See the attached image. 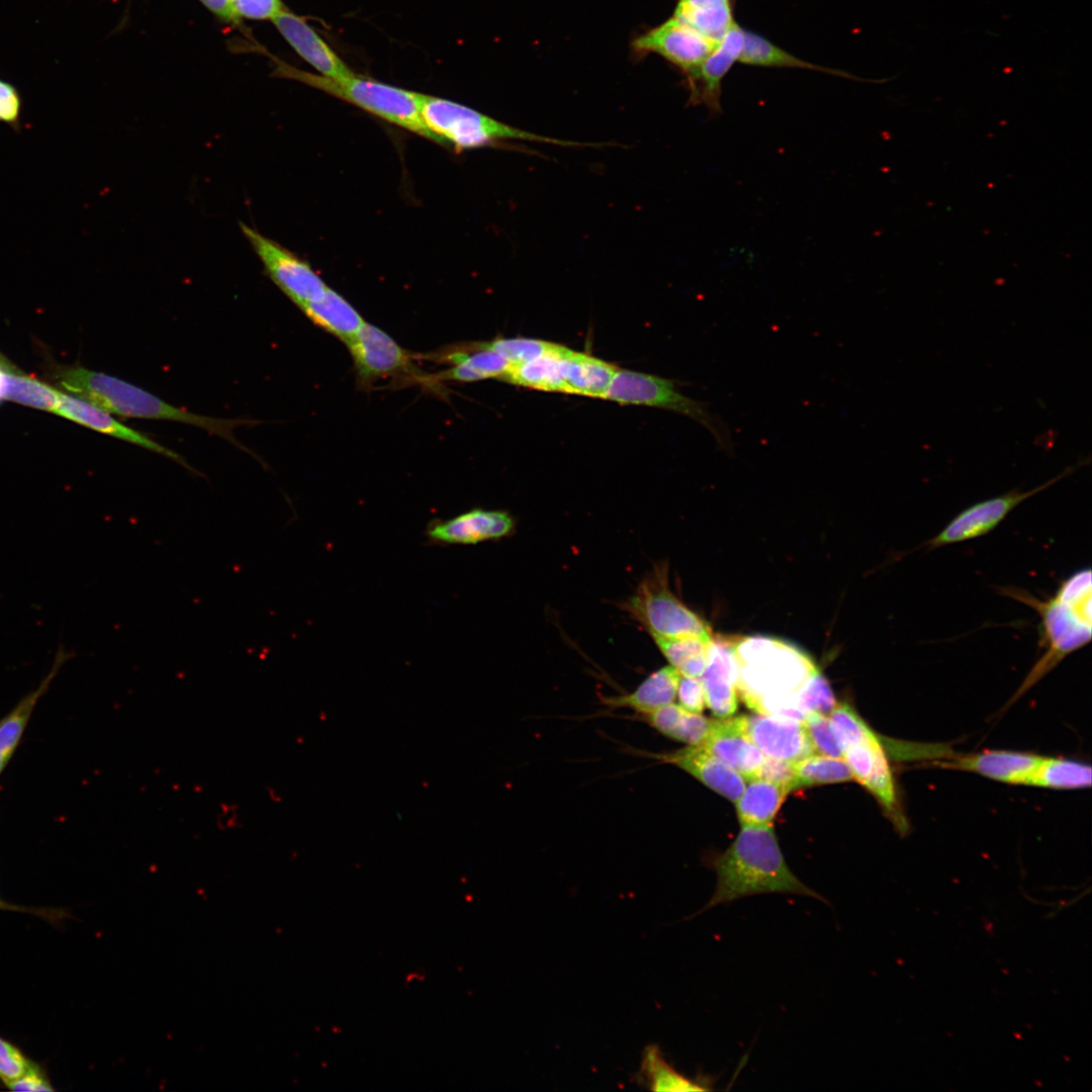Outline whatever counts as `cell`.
<instances>
[{"instance_id":"obj_1","label":"cell","mask_w":1092,"mask_h":1092,"mask_svg":"<svg viewBox=\"0 0 1092 1092\" xmlns=\"http://www.w3.org/2000/svg\"><path fill=\"white\" fill-rule=\"evenodd\" d=\"M713 867L717 874L715 892L692 917L717 905L765 893L797 894L827 902L790 870L770 824L742 826L736 839L714 860Z\"/></svg>"},{"instance_id":"obj_2","label":"cell","mask_w":1092,"mask_h":1092,"mask_svg":"<svg viewBox=\"0 0 1092 1092\" xmlns=\"http://www.w3.org/2000/svg\"><path fill=\"white\" fill-rule=\"evenodd\" d=\"M1006 596L1034 609L1041 620L1042 655L1012 697L1014 703L1065 657L1081 649L1091 640L1092 582L1089 567L1082 568L1061 582L1057 592L1045 601L1016 588H1004Z\"/></svg>"},{"instance_id":"obj_3","label":"cell","mask_w":1092,"mask_h":1092,"mask_svg":"<svg viewBox=\"0 0 1092 1092\" xmlns=\"http://www.w3.org/2000/svg\"><path fill=\"white\" fill-rule=\"evenodd\" d=\"M60 379L67 390L111 415L192 425L229 441L248 453L251 452L237 440L235 431L240 426L257 425L259 424L257 420L222 419L198 415L175 406L123 379L81 366L66 369L62 372Z\"/></svg>"},{"instance_id":"obj_4","label":"cell","mask_w":1092,"mask_h":1092,"mask_svg":"<svg viewBox=\"0 0 1092 1092\" xmlns=\"http://www.w3.org/2000/svg\"><path fill=\"white\" fill-rule=\"evenodd\" d=\"M734 653L738 666L737 690L755 712L769 701L796 694L806 678L817 670L802 651L769 638L735 641Z\"/></svg>"},{"instance_id":"obj_5","label":"cell","mask_w":1092,"mask_h":1092,"mask_svg":"<svg viewBox=\"0 0 1092 1092\" xmlns=\"http://www.w3.org/2000/svg\"><path fill=\"white\" fill-rule=\"evenodd\" d=\"M276 75L302 82L387 122L441 144L422 118V94L420 93L355 74L342 79H333L307 73L285 64L278 66Z\"/></svg>"},{"instance_id":"obj_6","label":"cell","mask_w":1092,"mask_h":1092,"mask_svg":"<svg viewBox=\"0 0 1092 1092\" xmlns=\"http://www.w3.org/2000/svg\"><path fill=\"white\" fill-rule=\"evenodd\" d=\"M421 114L426 126L442 145L459 150L485 148L506 141L551 144L560 147H600V144L565 141L524 130L463 104L421 95Z\"/></svg>"},{"instance_id":"obj_7","label":"cell","mask_w":1092,"mask_h":1092,"mask_svg":"<svg viewBox=\"0 0 1092 1092\" xmlns=\"http://www.w3.org/2000/svg\"><path fill=\"white\" fill-rule=\"evenodd\" d=\"M603 398L621 404L659 407L686 416L709 431L720 451L728 455L735 453L726 423L710 411L709 404L684 394L673 380L618 369Z\"/></svg>"},{"instance_id":"obj_8","label":"cell","mask_w":1092,"mask_h":1092,"mask_svg":"<svg viewBox=\"0 0 1092 1092\" xmlns=\"http://www.w3.org/2000/svg\"><path fill=\"white\" fill-rule=\"evenodd\" d=\"M622 607L635 621L643 625L651 636H698L712 639L709 625L669 588L668 566L665 562L656 564L644 576Z\"/></svg>"},{"instance_id":"obj_9","label":"cell","mask_w":1092,"mask_h":1092,"mask_svg":"<svg viewBox=\"0 0 1092 1092\" xmlns=\"http://www.w3.org/2000/svg\"><path fill=\"white\" fill-rule=\"evenodd\" d=\"M240 225L266 274L296 306L302 309L325 295L329 287L306 261L248 224Z\"/></svg>"},{"instance_id":"obj_10","label":"cell","mask_w":1092,"mask_h":1092,"mask_svg":"<svg viewBox=\"0 0 1092 1092\" xmlns=\"http://www.w3.org/2000/svg\"><path fill=\"white\" fill-rule=\"evenodd\" d=\"M1085 461V460H1084ZM1064 469L1042 484L1028 490L1012 489L994 497L978 502L959 513L935 536L922 547L932 550L943 546L967 542L992 532L1020 504L1049 488L1064 477L1071 475L1085 462Z\"/></svg>"},{"instance_id":"obj_11","label":"cell","mask_w":1092,"mask_h":1092,"mask_svg":"<svg viewBox=\"0 0 1092 1092\" xmlns=\"http://www.w3.org/2000/svg\"><path fill=\"white\" fill-rule=\"evenodd\" d=\"M717 43L672 15L634 38L632 48L640 54L662 57L679 69L688 81Z\"/></svg>"},{"instance_id":"obj_12","label":"cell","mask_w":1092,"mask_h":1092,"mask_svg":"<svg viewBox=\"0 0 1092 1092\" xmlns=\"http://www.w3.org/2000/svg\"><path fill=\"white\" fill-rule=\"evenodd\" d=\"M346 345L363 385L414 372L412 355L384 331L367 322Z\"/></svg>"},{"instance_id":"obj_13","label":"cell","mask_w":1092,"mask_h":1092,"mask_svg":"<svg viewBox=\"0 0 1092 1092\" xmlns=\"http://www.w3.org/2000/svg\"><path fill=\"white\" fill-rule=\"evenodd\" d=\"M747 737L764 756L796 762L815 753L803 722L772 715L744 716Z\"/></svg>"},{"instance_id":"obj_14","label":"cell","mask_w":1092,"mask_h":1092,"mask_svg":"<svg viewBox=\"0 0 1092 1092\" xmlns=\"http://www.w3.org/2000/svg\"><path fill=\"white\" fill-rule=\"evenodd\" d=\"M56 414L91 430L167 457L187 470L200 474L176 451L124 425L111 414L81 397L60 392Z\"/></svg>"},{"instance_id":"obj_15","label":"cell","mask_w":1092,"mask_h":1092,"mask_svg":"<svg viewBox=\"0 0 1092 1092\" xmlns=\"http://www.w3.org/2000/svg\"><path fill=\"white\" fill-rule=\"evenodd\" d=\"M744 41V28L735 22L690 78V103L704 104L712 116L722 112V81L738 61Z\"/></svg>"},{"instance_id":"obj_16","label":"cell","mask_w":1092,"mask_h":1092,"mask_svg":"<svg viewBox=\"0 0 1092 1092\" xmlns=\"http://www.w3.org/2000/svg\"><path fill=\"white\" fill-rule=\"evenodd\" d=\"M516 527L514 518L506 511L473 509L454 518L435 521L426 531L437 544H476L511 535Z\"/></svg>"},{"instance_id":"obj_17","label":"cell","mask_w":1092,"mask_h":1092,"mask_svg":"<svg viewBox=\"0 0 1092 1092\" xmlns=\"http://www.w3.org/2000/svg\"><path fill=\"white\" fill-rule=\"evenodd\" d=\"M734 644V640L712 638L707 648V666L700 677L706 704L718 718L733 715L738 705V666Z\"/></svg>"},{"instance_id":"obj_18","label":"cell","mask_w":1092,"mask_h":1092,"mask_svg":"<svg viewBox=\"0 0 1092 1092\" xmlns=\"http://www.w3.org/2000/svg\"><path fill=\"white\" fill-rule=\"evenodd\" d=\"M272 22L299 57L323 76L342 79L355 74L303 17L286 8Z\"/></svg>"},{"instance_id":"obj_19","label":"cell","mask_w":1092,"mask_h":1092,"mask_svg":"<svg viewBox=\"0 0 1092 1092\" xmlns=\"http://www.w3.org/2000/svg\"><path fill=\"white\" fill-rule=\"evenodd\" d=\"M698 746L719 758L747 781L755 778L764 759L763 753L747 737L742 716L712 720L706 740Z\"/></svg>"},{"instance_id":"obj_20","label":"cell","mask_w":1092,"mask_h":1092,"mask_svg":"<svg viewBox=\"0 0 1092 1092\" xmlns=\"http://www.w3.org/2000/svg\"><path fill=\"white\" fill-rule=\"evenodd\" d=\"M657 760L684 769L705 786L736 802L745 788L744 779L726 763L701 746H689L675 751L655 753Z\"/></svg>"},{"instance_id":"obj_21","label":"cell","mask_w":1092,"mask_h":1092,"mask_svg":"<svg viewBox=\"0 0 1092 1092\" xmlns=\"http://www.w3.org/2000/svg\"><path fill=\"white\" fill-rule=\"evenodd\" d=\"M1041 759V755L1024 751L986 750L960 755L948 765L1005 784L1030 786Z\"/></svg>"},{"instance_id":"obj_22","label":"cell","mask_w":1092,"mask_h":1092,"mask_svg":"<svg viewBox=\"0 0 1092 1092\" xmlns=\"http://www.w3.org/2000/svg\"><path fill=\"white\" fill-rule=\"evenodd\" d=\"M618 367L597 357L566 348L562 375L567 393L603 398Z\"/></svg>"},{"instance_id":"obj_23","label":"cell","mask_w":1092,"mask_h":1092,"mask_svg":"<svg viewBox=\"0 0 1092 1092\" xmlns=\"http://www.w3.org/2000/svg\"><path fill=\"white\" fill-rule=\"evenodd\" d=\"M446 358L452 366L439 377L446 380L473 382L490 378L504 380L512 365L495 352L474 343L468 348L457 349Z\"/></svg>"},{"instance_id":"obj_24","label":"cell","mask_w":1092,"mask_h":1092,"mask_svg":"<svg viewBox=\"0 0 1092 1092\" xmlns=\"http://www.w3.org/2000/svg\"><path fill=\"white\" fill-rule=\"evenodd\" d=\"M680 673L671 665L651 673L632 693L606 698L612 708H628L643 715L672 703Z\"/></svg>"},{"instance_id":"obj_25","label":"cell","mask_w":1092,"mask_h":1092,"mask_svg":"<svg viewBox=\"0 0 1092 1092\" xmlns=\"http://www.w3.org/2000/svg\"><path fill=\"white\" fill-rule=\"evenodd\" d=\"M734 3L735 0H677L673 16L718 42L736 22Z\"/></svg>"},{"instance_id":"obj_26","label":"cell","mask_w":1092,"mask_h":1092,"mask_svg":"<svg viewBox=\"0 0 1092 1092\" xmlns=\"http://www.w3.org/2000/svg\"><path fill=\"white\" fill-rule=\"evenodd\" d=\"M315 326L348 343L365 323L341 294L330 287L325 295L301 309Z\"/></svg>"},{"instance_id":"obj_27","label":"cell","mask_w":1092,"mask_h":1092,"mask_svg":"<svg viewBox=\"0 0 1092 1092\" xmlns=\"http://www.w3.org/2000/svg\"><path fill=\"white\" fill-rule=\"evenodd\" d=\"M639 1078L652 1091H710V1077L689 1078L676 1071L663 1057L656 1044L648 1045L642 1055Z\"/></svg>"},{"instance_id":"obj_28","label":"cell","mask_w":1092,"mask_h":1092,"mask_svg":"<svg viewBox=\"0 0 1092 1092\" xmlns=\"http://www.w3.org/2000/svg\"><path fill=\"white\" fill-rule=\"evenodd\" d=\"M736 801L741 826L769 825L789 791L781 785L753 779Z\"/></svg>"},{"instance_id":"obj_29","label":"cell","mask_w":1092,"mask_h":1092,"mask_svg":"<svg viewBox=\"0 0 1092 1092\" xmlns=\"http://www.w3.org/2000/svg\"><path fill=\"white\" fill-rule=\"evenodd\" d=\"M567 347H558L537 359L512 366L504 381L526 388L563 392L567 388L562 375V357Z\"/></svg>"},{"instance_id":"obj_30","label":"cell","mask_w":1092,"mask_h":1092,"mask_svg":"<svg viewBox=\"0 0 1092 1092\" xmlns=\"http://www.w3.org/2000/svg\"><path fill=\"white\" fill-rule=\"evenodd\" d=\"M738 62L749 66L798 68L820 71L839 77H851L845 72L817 66L815 64L799 59L798 57H795L787 51L774 44L765 37L746 29H744V41L738 58Z\"/></svg>"},{"instance_id":"obj_31","label":"cell","mask_w":1092,"mask_h":1092,"mask_svg":"<svg viewBox=\"0 0 1092 1092\" xmlns=\"http://www.w3.org/2000/svg\"><path fill=\"white\" fill-rule=\"evenodd\" d=\"M2 398L33 408L56 413L60 391L49 384L3 364Z\"/></svg>"},{"instance_id":"obj_32","label":"cell","mask_w":1092,"mask_h":1092,"mask_svg":"<svg viewBox=\"0 0 1092 1092\" xmlns=\"http://www.w3.org/2000/svg\"><path fill=\"white\" fill-rule=\"evenodd\" d=\"M651 637L680 675L701 677L707 666V648L712 639L698 636Z\"/></svg>"},{"instance_id":"obj_33","label":"cell","mask_w":1092,"mask_h":1092,"mask_svg":"<svg viewBox=\"0 0 1092 1092\" xmlns=\"http://www.w3.org/2000/svg\"><path fill=\"white\" fill-rule=\"evenodd\" d=\"M1030 786L1066 790L1088 788L1091 786V766L1077 760L1042 756Z\"/></svg>"},{"instance_id":"obj_34","label":"cell","mask_w":1092,"mask_h":1092,"mask_svg":"<svg viewBox=\"0 0 1092 1092\" xmlns=\"http://www.w3.org/2000/svg\"><path fill=\"white\" fill-rule=\"evenodd\" d=\"M794 789L853 780L852 772L843 758L822 754H811L794 762Z\"/></svg>"},{"instance_id":"obj_35","label":"cell","mask_w":1092,"mask_h":1092,"mask_svg":"<svg viewBox=\"0 0 1092 1092\" xmlns=\"http://www.w3.org/2000/svg\"><path fill=\"white\" fill-rule=\"evenodd\" d=\"M66 657L67 654L64 651L60 650L52 672L43 680L41 687H39V689H37L31 695L26 697L23 702H21L11 714H9L5 719L0 721V753L11 755L22 735L25 724L35 702L43 693V691L48 688L52 677L58 671L61 663L64 661V659H66Z\"/></svg>"},{"instance_id":"obj_36","label":"cell","mask_w":1092,"mask_h":1092,"mask_svg":"<svg viewBox=\"0 0 1092 1092\" xmlns=\"http://www.w3.org/2000/svg\"><path fill=\"white\" fill-rule=\"evenodd\" d=\"M479 344L502 356L512 366L537 359L558 347L555 343L530 338H498Z\"/></svg>"},{"instance_id":"obj_37","label":"cell","mask_w":1092,"mask_h":1092,"mask_svg":"<svg viewBox=\"0 0 1092 1092\" xmlns=\"http://www.w3.org/2000/svg\"><path fill=\"white\" fill-rule=\"evenodd\" d=\"M803 724L815 752L832 757H844L846 746L827 716L809 712Z\"/></svg>"},{"instance_id":"obj_38","label":"cell","mask_w":1092,"mask_h":1092,"mask_svg":"<svg viewBox=\"0 0 1092 1092\" xmlns=\"http://www.w3.org/2000/svg\"><path fill=\"white\" fill-rule=\"evenodd\" d=\"M797 701L806 713L816 712L828 716L837 705L827 679L815 670L796 692Z\"/></svg>"},{"instance_id":"obj_39","label":"cell","mask_w":1092,"mask_h":1092,"mask_svg":"<svg viewBox=\"0 0 1092 1092\" xmlns=\"http://www.w3.org/2000/svg\"><path fill=\"white\" fill-rule=\"evenodd\" d=\"M828 718L846 748L877 735L848 704L837 703Z\"/></svg>"},{"instance_id":"obj_40","label":"cell","mask_w":1092,"mask_h":1092,"mask_svg":"<svg viewBox=\"0 0 1092 1092\" xmlns=\"http://www.w3.org/2000/svg\"><path fill=\"white\" fill-rule=\"evenodd\" d=\"M32 1063L16 1044L0 1035V1080L5 1085L25 1073Z\"/></svg>"},{"instance_id":"obj_41","label":"cell","mask_w":1092,"mask_h":1092,"mask_svg":"<svg viewBox=\"0 0 1092 1092\" xmlns=\"http://www.w3.org/2000/svg\"><path fill=\"white\" fill-rule=\"evenodd\" d=\"M711 726L712 720L702 716L701 713L685 710L670 738L691 746H698L706 740Z\"/></svg>"},{"instance_id":"obj_42","label":"cell","mask_w":1092,"mask_h":1092,"mask_svg":"<svg viewBox=\"0 0 1092 1092\" xmlns=\"http://www.w3.org/2000/svg\"><path fill=\"white\" fill-rule=\"evenodd\" d=\"M235 15L250 20H273L286 7L281 0H231Z\"/></svg>"},{"instance_id":"obj_43","label":"cell","mask_w":1092,"mask_h":1092,"mask_svg":"<svg viewBox=\"0 0 1092 1092\" xmlns=\"http://www.w3.org/2000/svg\"><path fill=\"white\" fill-rule=\"evenodd\" d=\"M22 98L18 89L0 77V122L19 131L21 126Z\"/></svg>"},{"instance_id":"obj_44","label":"cell","mask_w":1092,"mask_h":1092,"mask_svg":"<svg viewBox=\"0 0 1092 1092\" xmlns=\"http://www.w3.org/2000/svg\"><path fill=\"white\" fill-rule=\"evenodd\" d=\"M754 779L776 783L791 792L795 781L794 762L764 756Z\"/></svg>"},{"instance_id":"obj_45","label":"cell","mask_w":1092,"mask_h":1092,"mask_svg":"<svg viewBox=\"0 0 1092 1092\" xmlns=\"http://www.w3.org/2000/svg\"><path fill=\"white\" fill-rule=\"evenodd\" d=\"M679 705L687 711L701 713L706 705L705 691L700 677L680 675L677 690Z\"/></svg>"},{"instance_id":"obj_46","label":"cell","mask_w":1092,"mask_h":1092,"mask_svg":"<svg viewBox=\"0 0 1092 1092\" xmlns=\"http://www.w3.org/2000/svg\"><path fill=\"white\" fill-rule=\"evenodd\" d=\"M684 712L685 709L680 705L669 703L653 712L643 715L642 718L646 720L651 727L670 738Z\"/></svg>"},{"instance_id":"obj_47","label":"cell","mask_w":1092,"mask_h":1092,"mask_svg":"<svg viewBox=\"0 0 1092 1092\" xmlns=\"http://www.w3.org/2000/svg\"><path fill=\"white\" fill-rule=\"evenodd\" d=\"M6 1086L12 1091L42 1092L55 1090L46 1070L34 1062L25 1073L6 1084Z\"/></svg>"},{"instance_id":"obj_48","label":"cell","mask_w":1092,"mask_h":1092,"mask_svg":"<svg viewBox=\"0 0 1092 1092\" xmlns=\"http://www.w3.org/2000/svg\"><path fill=\"white\" fill-rule=\"evenodd\" d=\"M0 910L17 911L32 914L42 919L48 920L50 923L60 922L63 919L70 917V913L66 912L62 908H46V907H24L22 905L11 904L0 898Z\"/></svg>"},{"instance_id":"obj_49","label":"cell","mask_w":1092,"mask_h":1092,"mask_svg":"<svg viewBox=\"0 0 1092 1092\" xmlns=\"http://www.w3.org/2000/svg\"><path fill=\"white\" fill-rule=\"evenodd\" d=\"M199 2L219 20L234 25L240 22L233 11L231 0H199Z\"/></svg>"},{"instance_id":"obj_50","label":"cell","mask_w":1092,"mask_h":1092,"mask_svg":"<svg viewBox=\"0 0 1092 1092\" xmlns=\"http://www.w3.org/2000/svg\"><path fill=\"white\" fill-rule=\"evenodd\" d=\"M9 757H10V755H9V754H2V753H0V771H1L2 769H3V767H4V766H5V764L7 763V761H8V759H9Z\"/></svg>"},{"instance_id":"obj_51","label":"cell","mask_w":1092,"mask_h":1092,"mask_svg":"<svg viewBox=\"0 0 1092 1092\" xmlns=\"http://www.w3.org/2000/svg\"><path fill=\"white\" fill-rule=\"evenodd\" d=\"M2 385H3V363L0 362V399L2 398Z\"/></svg>"}]
</instances>
